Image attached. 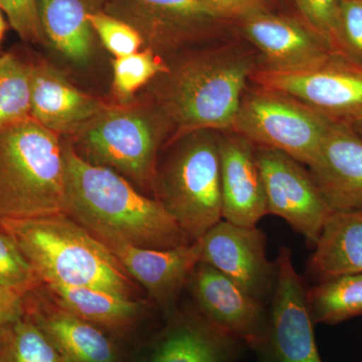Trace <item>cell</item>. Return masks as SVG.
I'll return each mask as SVG.
<instances>
[{
  "label": "cell",
  "mask_w": 362,
  "mask_h": 362,
  "mask_svg": "<svg viewBox=\"0 0 362 362\" xmlns=\"http://www.w3.org/2000/svg\"><path fill=\"white\" fill-rule=\"evenodd\" d=\"M259 66L256 51L239 45L188 49L168 61V70L145 87L143 101L164 119L171 137L228 130Z\"/></svg>",
  "instance_id": "obj_1"
},
{
  "label": "cell",
  "mask_w": 362,
  "mask_h": 362,
  "mask_svg": "<svg viewBox=\"0 0 362 362\" xmlns=\"http://www.w3.org/2000/svg\"><path fill=\"white\" fill-rule=\"evenodd\" d=\"M64 213L93 235L146 249L168 250L192 240L154 197L116 171L95 165L65 142Z\"/></svg>",
  "instance_id": "obj_2"
},
{
  "label": "cell",
  "mask_w": 362,
  "mask_h": 362,
  "mask_svg": "<svg viewBox=\"0 0 362 362\" xmlns=\"http://www.w3.org/2000/svg\"><path fill=\"white\" fill-rule=\"evenodd\" d=\"M33 266L40 284L89 287L137 298L139 286L103 243L65 213L0 221Z\"/></svg>",
  "instance_id": "obj_3"
},
{
  "label": "cell",
  "mask_w": 362,
  "mask_h": 362,
  "mask_svg": "<svg viewBox=\"0 0 362 362\" xmlns=\"http://www.w3.org/2000/svg\"><path fill=\"white\" fill-rule=\"evenodd\" d=\"M65 142L32 118L0 127V221L64 213Z\"/></svg>",
  "instance_id": "obj_4"
},
{
  "label": "cell",
  "mask_w": 362,
  "mask_h": 362,
  "mask_svg": "<svg viewBox=\"0 0 362 362\" xmlns=\"http://www.w3.org/2000/svg\"><path fill=\"white\" fill-rule=\"evenodd\" d=\"M220 130L199 129L173 136L162 147L152 197L192 242L223 220Z\"/></svg>",
  "instance_id": "obj_5"
},
{
  "label": "cell",
  "mask_w": 362,
  "mask_h": 362,
  "mask_svg": "<svg viewBox=\"0 0 362 362\" xmlns=\"http://www.w3.org/2000/svg\"><path fill=\"white\" fill-rule=\"evenodd\" d=\"M69 138L84 160L116 171L143 194H151L157 159L171 132L156 109L142 101L109 105Z\"/></svg>",
  "instance_id": "obj_6"
},
{
  "label": "cell",
  "mask_w": 362,
  "mask_h": 362,
  "mask_svg": "<svg viewBox=\"0 0 362 362\" xmlns=\"http://www.w3.org/2000/svg\"><path fill=\"white\" fill-rule=\"evenodd\" d=\"M251 84L230 130L308 166L335 121L286 93Z\"/></svg>",
  "instance_id": "obj_7"
},
{
  "label": "cell",
  "mask_w": 362,
  "mask_h": 362,
  "mask_svg": "<svg viewBox=\"0 0 362 362\" xmlns=\"http://www.w3.org/2000/svg\"><path fill=\"white\" fill-rule=\"evenodd\" d=\"M277 279L269 303L265 337L255 350L259 362H322L307 304L304 281L289 247L279 250Z\"/></svg>",
  "instance_id": "obj_8"
},
{
  "label": "cell",
  "mask_w": 362,
  "mask_h": 362,
  "mask_svg": "<svg viewBox=\"0 0 362 362\" xmlns=\"http://www.w3.org/2000/svg\"><path fill=\"white\" fill-rule=\"evenodd\" d=\"M251 83L296 98L335 122L362 121V66L340 57L299 71L259 66Z\"/></svg>",
  "instance_id": "obj_9"
},
{
  "label": "cell",
  "mask_w": 362,
  "mask_h": 362,
  "mask_svg": "<svg viewBox=\"0 0 362 362\" xmlns=\"http://www.w3.org/2000/svg\"><path fill=\"white\" fill-rule=\"evenodd\" d=\"M105 13L133 26L143 49L165 61L192 49L220 21L201 0H109Z\"/></svg>",
  "instance_id": "obj_10"
},
{
  "label": "cell",
  "mask_w": 362,
  "mask_h": 362,
  "mask_svg": "<svg viewBox=\"0 0 362 362\" xmlns=\"http://www.w3.org/2000/svg\"><path fill=\"white\" fill-rule=\"evenodd\" d=\"M256 146V145H255ZM268 214L287 221L314 247L332 211L304 164L280 150L256 146Z\"/></svg>",
  "instance_id": "obj_11"
},
{
  "label": "cell",
  "mask_w": 362,
  "mask_h": 362,
  "mask_svg": "<svg viewBox=\"0 0 362 362\" xmlns=\"http://www.w3.org/2000/svg\"><path fill=\"white\" fill-rule=\"evenodd\" d=\"M201 262L220 271L247 294L269 306L277 262L267 257V235L257 226L216 223L199 240Z\"/></svg>",
  "instance_id": "obj_12"
},
{
  "label": "cell",
  "mask_w": 362,
  "mask_h": 362,
  "mask_svg": "<svg viewBox=\"0 0 362 362\" xmlns=\"http://www.w3.org/2000/svg\"><path fill=\"white\" fill-rule=\"evenodd\" d=\"M187 290L194 306L211 322L252 351L258 349L268 327L269 306L202 262L190 275Z\"/></svg>",
  "instance_id": "obj_13"
},
{
  "label": "cell",
  "mask_w": 362,
  "mask_h": 362,
  "mask_svg": "<svg viewBox=\"0 0 362 362\" xmlns=\"http://www.w3.org/2000/svg\"><path fill=\"white\" fill-rule=\"evenodd\" d=\"M247 349L192 303L168 314L150 341L143 362H237Z\"/></svg>",
  "instance_id": "obj_14"
},
{
  "label": "cell",
  "mask_w": 362,
  "mask_h": 362,
  "mask_svg": "<svg viewBox=\"0 0 362 362\" xmlns=\"http://www.w3.org/2000/svg\"><path fill=\"white\" fill-rule=\"evenodd\" d=\"M116 257L128 275L141 286L166 314L176 308L197 264L201 263L199 240L168 250L146 249L111 238L98 239Z\"/></svg>",
  "instance_id": "obj_15"
},
{
  "label": "cell",
  "mask_w": 362,
  "mask_h": 362,
  "mask_svg": "<svg viewBox=\"0 0 362 362\" xmlns=\"http://www.w3.org/2000/svg\"><path fill=\"white\" fill-rule=\"evenodd\" d=\"M23 299L26 315L37 324L64 362H125L120 340L54 303L42 288Z\"/></svg>",
  "instance_id": "obj_16"
},
{
  "label": "cell",
  "mask_w": 362,
  "mask_h": 362,
  "mask_svg": "<svg viewBox=\"0 0 362 362\" xmlns=\"http://www.w3.org/2000/svg\"><path fill=\"white\" fill-rule=\"evenodd\" d=\"M239 21L245 37L258 54L259 68L299 71L320 65L335 56L310 28L268 13L266 9Z\"/></svg>",
  "instance_id": "obj_17"
},
{
  "label": "cell",
  "mask_w": 362,
  "mask_h": 362,
  "mask_svg": "<svg viewBox=\"0 0 362 362\" xmlns=\"http://www.w3.org/2000/svg\"><path fill=\"white\" fill-rule=\"evenodd\" d=\"M308 170L332 213L362 209V136L351 124L333 123Z\"/></svg>",
  "instance_id": "obj_18"
},
{
  "label": "cell",
  "mask_w": 362,
  "mask_h": 362,
  "mask_svg": "<svg viewBox=\"0 0 362 362\" xmlns=\"http://www.w3.org/2000/svg\"><path fill=\"white\" fill-rule=\"evenodd\" d=\"M220 162L223 220L257 226L268 214L256 146L233 130H221Z\"/></svg>",
  "instance_id": "obj_19"
},
{
  "label": "cell",
  "mask_w": 362,
  "mask_h": 362,
  "mask_svg": "<svg viewBox=\"0 0 362 362\" xmlns=\"http://www.w3.org/2000/svg\"><path fill=\"white\" fill-rule=\"evenodd\" d=\"M108 106L49 64H30V118L45 129L71 137Z\"/></svg>",
  "instance_id": "obj_20"
},
{
  "label": "cell",
  "mask_w": 362,
  "mask_h": 362,
  "mask_svg": "<svg viewBox=\"0 0 362 362\" xmlns=\"http://www.w3.org/2000/svg\"><path fill=\"white\" fill-rule=\"evenodd\" d=\"M54 303L122 340L147 314L146 302L89 287L40 286Z\"/></svg>",
  "instance_id": "obj_21"
},
{
  "label": "cell",
  "mask_w": 362,
  "mask_h": 362,
  "mask_svg": "<svg viewBox=\"0 0 362 362\" xmlns=\"http://www.w3.org/2000/svg\"><path fill=\"white\" fill-rule=\"evenodd\" d=\"M307 269L317 282L362 273V209L330 214Z\"/></svg>",
  "instance_id": "obj_22"
},
{
  "label": "cell",
  "mask_w": 362,
  "mask_h": 362,
  "mask_svg": "<svg viewBox=\"0 0 362 362\" xmlns=\"http://www.w3.org/2000/svg\"><path fill=\"white\" fill-rule=\"evenodd\" d=\"M37 11L45 42L71 64L88 65L94 30L84 0H37Z\"/></svg>",
  "instance_id": "obj_23"
},
{
  "label": "cell",
  "mask_w": 362,
  "mask_h": 362,
  "mask_svg": "<svg viewBox=\"0 0 362 362\" xmlns=\"http://www.w3.org/2000/svg\"><path fill=\"white\" fill-rule=\"evenodd\" d=\"M306 298L314 324L337 325L362 315V273L317 282Z\"/></svg>",
  "instance_id": "obj_24"
},
{
  "label": "cell",
  "mask_w": 362,
  "mask_h": 362,
  "mask_svg": "<svg viewBox=\"0 0 362 362\" xmlns=\"http://www.w3.org/2000/svg\"><path fill=\"white\" fill-rule=\"evenodd\" d=\"M30 118V64L0 56V127Z\"/></svg>",
  "instance_id": "obj_25"
},
{
  "label": "cell",
  "mask_w": 362,
  "mask_h": 362,
  "mask_svg": "<svg viewBox=\"0 0 362 362\" xmlns=\"http://www.w3.org/2000/svg\"><path fill=\"white\" fill-rule=\"evenodd\" d=\"M168 70V62L149 49L117 58L113 61V92L122 104H130L138 90L147 87Z\"/></svg>",
  "instance_id": "obj_26"
},
{
  "label": "cell",
  "mask_w": 362,
  "mask_h": 362,
  "mask_svg": "<svg viewBox=\"0 0 362 362\" xmlns=\"http://www.w3.org/2000/svg\"><path fill=\"white\" fill-rule=\"evenodd\" d=\"M0 362H64L49 340L28 315L0 341Z\"/></svg>",
  "instance_id": "obj_27"
},
{
  "label": "cell",
  "mask_w": 362,
  "mask_h": 362,
  "mask_svg": "<svg viewBox=\"0 0 362 362\" xmlns=\"http://www.w3.org/2000/svg\"><path fill=\"white\" fill-rule=\"evenodd\" d=\"M0 285L25 297L40 287V281L21 247L0 228Z\"/></svg>",
  "instance_id": "obj_28"
},
{
  "label": "cell",
  "mask_w": 362,
  "mask_h": 362,
  "mask_svg": "<svg viewBox=\"0 0 362 362\" xmlns=\"http://www.w3.org/2000/svg\"><path fill=\"white\" fill-rule=\"evenodd\" d=\"M309 28L329 47L335 56L345 58L340 0H296Z\"/></svg>",
  "instance_id": "obj_29"
},
{
  "label": "cell",
  "mask_w": 362,
  "mask_h": 362,
  "mask_svg": "<svg viewBox=\"0 0 362 362\" xmlns=\"http://www.w3.org/2000/svg\"><path fill=\"white\" fill-rule=\"evenodd\" d=\"M88 21L107 51L115 59L134 54L143 49L141 35L125 21L99 11H90Z\"/></svg>",
  "instance_id": "obj_30"
},
{
  "label": "cell",
  "mask_w": 362,
  "mask_h": 362,
  "mask_svg": "<svg viewBox=\"0 0 362 362\" xmlns=\"http://www.w3.org/2000/svg\"><path fill=\"white\" fill-rule=\"evenodd\" d=\"M0 9L6 13L11 28L28 42H45L40 26L37 0H0Z\"/></svg>",
  "instance_id": "obj_31"
},
{
  "label": "cell",
  "mask_w": 362,
  "mask_h": 362,
  "mask_svg": "<svg viewBox=\"0 0 362 362\" xmlns=\"http://www.w3.org/2000/svg\"><path fill=\"white\" fill-rule=\"evenodd\" d=\"M345 58L362 66V0H340Z\"/></svg>",
  "instance_id": "obj_32"
},
{
  "label": "cell",
  "mask_w": 362,
  "mask_h": 362,
  "mask_svg": "<svg viewBox=\"0 0 362 362\" xmlns=\"http://www.w3.org/2000/svg\"><path fill=\"white\" fill-rule=\"evenodd\" d=\"M220 20L240 18L265 11V0H201Z\"/></svg>",
  "instance_id": "obj_33"
},
{
  "label": "cell",
  "mask_w": 362,
  "mask_h": 362,
  "mask_svg": "<svg viewBox=\"0 0 362 362\" xmlns=\"http://www.w3.org/2000/svg\"><path fill=\"white\" fill-rule=\"evenodd\" d=\"M25 315L23 297L0 285V341L14 324Z\"/></svg>",
  "instance_id": "obj_34"
},
{
  "label": "cell",
  "mask_w": 362,
  "mask_h": 362,
  "mask_svg": "<svg viewBox=\"0 0 362 362\" xmlns=\"http://www.w3.org/2000/svg\"><path fill=\"white\" fill-rule=\"evenodd\" d=\"M6 25L4 23V18L1 16V9H0V45H1L2 39H4V33H6Z\"/></svg>",
  "instance_id": "obj_35"
},
{
  "label": "cell",
  "mask_w": 362,
  "mask_h": 362,
  "mask_svg": "<svg viewBox=\"0 0 362 362\" xmlns=\"http://www.w3.org/2000/svg\"><path fill=\"white\" fill-rule=\"evenodd\" d=\"M352 127L356 129L357 133L362 136V121H357V122L351 123Z\"/></svg>",
  "instance_id": "obj_36"
}]
</instances>
